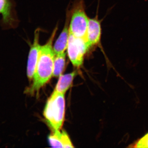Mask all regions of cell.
<instances>
[{
  "label": "cell",
  "instance_id": "52a82bcc",
  "mask_svg": "<svg viewBox=\"0 0 148 148\" xmlns=\"http://www.w3.org/2000/svg\"><path fill=\"white\" fill-rule=\"evenodd\" d=\"M71 13V11L67 12L65 26L53 46V51L55 55L65 53V51L67 49L70 35L69 25Z\"/></svg>",
  "mask_w": 148,
  "mask_h": 148
},
{
  "label": "cell",
  "instance_id": "277c9868",
  "mask_svg": "<svg viewBox=\"0 0 148 148\" xmlns=\"http://www.w3.org/2000/svg\"><path fill=\"white\" fill-rule=\"evenodd\" d=\"M90 49L86 40L77 38L70 33L67 49L69 59L74 66H82L84 56Z\"/></svg>",
  "mask_w": 148,
  "mask_h": 148
},
{
  "label": "cell",
  "instance_id": "6da1fadb",
  "mask_svg": "<svg viewBox=\"0 0 148 148\" xmlns=\"http://www.w3.org/2000/svg\"><path fill=\"white\" fill-rule=\"evenodd\" d=\"M57 30L58 27L56 26L46 43L41 47L38 64L32 79L33 82L25 91L29 95H32L38 93L40 89L49 81L53 76L56 55L53 43Z\"/></svg>",
  "mask_w": 148,
  "mask_h": 148
},
{
  "label": "cell",
  "instance_id": "3957f363",
  "mask_svg": "<svg viewBox=\"0 0 148 148\" xmlns=\"http://www.w3.org/2000/svg\"><path fill=\"white\" fill-rule=\"evenodd\" d=\"M71 13L70 34L77 38L86 40L89 18L86 13L83 0H79L74 4Z\"/></svg>",
  "mask_w": 148,
  "mask_h": 148
},
{
  "label": "cell",
  "instance_id": "8992f818",
  "mask_svg": "<svg viewBox=\"0 0 148 148\" xmlns=\"http://www.w3.org/2000/svg\"><path fill=\"white\" fill-rule=\"evenodd\" d=\"M101 20L98 15L94 18H88L86 40L90 48L93 46L101 45L102 28Z\"/></svg>",
  "mask_w": 148,
  "mask_h": 148
},
{
  "label": "cell",
  "instance_id": "ba28073f",
  "mask_svg": "<svg viewBox=\"0 0 148 148\" xmlns=\"http://www.w3.org/2000/svg\"><path fill=\"white\" fill-rule=\"evenodd\" d=\"M50 145L53 147H74L67 132L64 130H55L49 137Z\"/></svg>",
  "mask_w": 148,
  "mask_h": 148
},
{
  "label": "cell",
  "instance_id": "8fae6325",
  "mask_svg": "<svg viewBox=\"0 0 148 148\" xmlns=\"http://www.w3.org/2000/svg\"><path fill=\"white\" fill-rule=\"evenodd\" d=\"M66 66V53L55 55L53 64V76L60 77L64 72Z\"/></svg>",
  "mask_w": 148,
  "mask_h": 148
},
{
  "label": "cell",
  "instance_id": "30bf717a",
  "mask_svg": "<svg viewBox=\"0 0 148 148\" xmlns=\"http://www.w3.org/2000/svg\"><path fill=\"white\" fill-rule=\"evenodd\" d=\"M11 11L9 0H0V14L2 15L4 23L9 25H11L12 22L13 21Z\"/></svg>",
  "mask_w": 148,
  "mask_h": 148
},
{
  "label": "cell",
  "instance_id": "5b68a950",
  "mask_svg": "<svg viewBox=\"0 0 148 148\" xmlns=\"http://www.w3.org/2000/svg\"><path fill=\"white\" fill-rule=\"evenodd\" d=\"M41 29H36L34 32V42L30 46L27 67V75L30 81L32 80L36 71L41 45L39 43Z\"/></svg>",
  "mask_w": 148,
  "mask_h": 148
},
{
  "label": "cell",
  "instance_id": "7c38bea8",
  "mask_svg": "<svg viewBox=\"0 0 148 148\" xmlns=\"http://www.w3.org/2000/svg\"><path fill=\"white\" fill-rule=\"evenodd\" d=\"M129 147L134 148H148V133L143 138L130 145Z\"/></svg>",
  "mask_w": 148,
  "mask_h": 148
},
{
  "label": "cell",
  "instance_id": "9c48e42d",
  "mask_svg": "<svg viewBox=\"0 0 148 148\" xmlns=\"http://www.w3.org/2000/svg\"><path fill=\"white\" fill-rule=\"evenodd\" d=\"M77 72H72L66 75H61L56 84L54 91L65 94L71 86L74 77L76 75Z\"/></svg>",
  "mask_w": 148,
  "mask_h": 148
},
{
  "label": "cell",
  "instance_id": "7a4b0ae2",
  "mask_svg": "<svg viewBox=\"0 0 148 148\" xmlns=\"http://www.w3.org/2000/svg\"><path fill=\"white\" fill-rule=\"evenodd\" d=\"M65 94L53 91L47 102L44 116L53 131L61 130L65 119Z\"/></svg>",
  "mask_w": 148,
  "mask_h": 148
}]
</instances>
